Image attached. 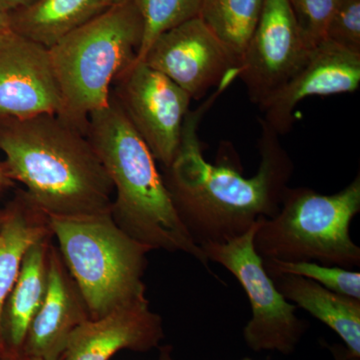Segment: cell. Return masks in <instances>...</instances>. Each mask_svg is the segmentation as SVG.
I'll return each mask as SVG.
<instances>
[{"mask_svg": "<svg viewBox=\"0 0 360 360\" xmlns=\"http://www.w3.org/2000/svg\"><path fill=\"white\" fill-rule=\"evenodd\" d=\"M231 84L224 82L198 108L189 110L177 155L162 175L179 219L200 246L226 243L245 234L260 219L274 217L295 169L281 135L262 120L257 174L245 177L231 165L206 161L198 127L206 111Z\"/></svg>", "mask_w": 360, "mask_h": 360, "instance_id": "6da1fadb", "label": "cell"}, {"mask_svg": "<svg viewBox=\"0 0 360 360\" xmlns=\"http://www.w3.org/2000/svg\"><path fill=\"white\" fill-rule=\"evenodd\" d=\"M2 163L46 217L110 212L112 182L86 134L58 113L0 120Z\"/></svg>", "mask_w": 360, "mask_h": 360, "instance_id": "7a4b0ae2", "label": "cell"}, {"mask_svg": "<svg viewBox=\"0 0 360 360\" xmlns=\"http://www.w3.org/2000/svg\"><path fill=\"white\" fill-rule=\"evenodd\" d=\"M85 134L112 182L116 224L150 250L186 253L210 270L177 214L155 156L115 97L89 115Z\"/></svg>", "mask_w": 360, "mask_h": 360, "instance_id": "3957f363", "label": "cell"}, {"mask_svg": "<svg viewBox=\"0 0 360 360\" xmlns=\"http://www.w3.org/2000/svg\"><path fill=\"white\" fill-rule=\"evenodd\" d=\"M143 20L136 0L113 4L49 49L61 96L58 113L86 131L110 103L115 78L139 58Z\"/></svg>", "mask_w": 360, "mask_h": 360, "instance_id": "277c9868", "label": "cell"}, {"mask_svg": "<svg viewBox=\"0 0 360 360\" xmlns=\"http://www.w3.org/2000/svg\"><path fill=\"white\" fill-rule=\"evenodd\" d=\"M47 219L89 319L148 300L143 276L151 250L125 233L111 212Z\"/></svg>", "mask_w": 360, "mask_h": 360, "instance_id": "5b68a950", "label": "cell"}, {"mask_svg": "<svg viewBox=\"0 0 360 360\" xmlns=\"http://www.w3.org/2000/svg\"><path fill=\"white\" fill-rule=\"evenodd\" d=\"M359 212V174L331 195L309 187H288L278 212L262 219L255 250L262 259L354 269L360 265V248L350 236V224Z\"/></svg>", "mask_w": 360, "mask_h": 360, "instance_id": "8992f818", "label": "cell"}, {"mask_svg": "<svg viewBox=\"0 0 360 360\" xmlns=\"http://www.w3.org/2000/svg\"><path fill=\"white\" fill-rule=\"evenodd\" d=\"M257 224L226 243L200 245L208 262L225 267L238 279L250 300L251 319L243 328V340L255 352L292 354L309 324L296 315L297 307L283 297L264 269L255 248Z\"/></svg>", "mask_w": 360, "mask_h": 360, "instance_id": "52a82bcc", "label": "cell"}, {"mask_svg": "<svg viewBox=\"0 0 360 360\" xmlns=\"http://www.w3.org/2000/svg\"><path fill=\"white\" fill-rule=\"evenodd\" d=\"M111 96L163 167L172 165L181 142L191 96L169 78L134 60L115 78Z\"/></svg>", "mask_w": 360, "mask_h": 360, "instance_id": "ba28073f", "label": "cell"}, {"mask_svg": "<svg viewBox=\"0 0 360 360\" xmlns=\"http://www.w3.org/2000/svg\"><path fill=\"white\" fill-rule=\"evenodd\" d=\"M312 49L288 0H264L238 71L251 103L262 108L302 68Z\"/></svg>", "mask_w": 360, "mask_h": 360, "instance_id": "9c48e42d", "label": "cell"}, {"mask_svg": "<svg viewBox=\"0 0 360 360\" xmlns=\"http://www.w3.org/2000/svg\"><path fill=\"white\" fill-rule=\"evenodd\" d=\"M139 60L169 78L193 99L238 79L240 65L198 16L161 33Z\"/></svg>", "mask_w": 360, "mask_h": 360, "instance_id": "30bf717a", "label": "cell"}, {"mask_svg": "<svg viewBox=\"0 0 360 360\" xmlns=\"http://www.w3.org/2000/svg\"><path fill=\"white\" fill-rule=\"evenodd\" d=\"M60 110L49 49L9 28L0 33V120Z\"/></svg>", "mask_w": 360, "mask_h": 360, "instance_id": "8fae6325", "label": "cell"}, {"mask_svg": "<svg viewBox=\"0 0 360 360\" xmlns=\"http://www.w3.org/2000/svg\"><path fill=\"white\" fill-rule=\"evenodd\" d=\"M360 84V53L322 40L310 52L300 70L259 108L264 122L277 134H288L295 122V110L303 99L350 94Z\"/></svg>", "mask_w": 360, "mask_h": 360, "instance_id": "7c38bea8", "label": "cell"}, {"mask_svg": "<svg viewBox=\"0 0 360 360\" xmlns=\"http://www.w3.org/2000/svg\"><path fill=\"white\" fill-rule=\"evenodd\" d=\"M163 338L162 319L146 300L85 321L71 333L61 360H110L124 349L148 352Z\"/></svg>", "mask_w": 360, "mask_h": 360, "instance_id": "4fadbf2b", "label": "cell"}, {"mask_svg": "<svg viewBox=\"0 0 360 360\" xmlns=\"http://www.w3.org/2000/svg\"><path fill=\"white\" fill-rule=\"evenodd\" d=\"M87 319L89 314L84 298L58 250L51 245L46 295L28 328L21 356L63 359L71 333Z\"/></svg>", "mask_w": 360, "mask_h": 360, "instance_id": "5bb4252c", "label": "cell"}, {"mask_svg": "<svg viewBox=\"0 0 360 360\" xmlns=\"http://www.w3.org/2000/svg\"><path fill=\"white\" fill-rule=\"evenodd\" d=\"M51 236L49 234L30 246L4 302L2 340L8 354L20 355L30 323L44 302L49 284Z\"/></svg>", "mask_w": 360, "mask_h": 360, "instance_id": "9a60e30c", "label": "cell"}, {"mask_svg": "<svg viewBox=\"0 0 360 360\" xmlns=\"http://www.w3.org/2000/svg\"><path fill=\"white\" fill-rule=\"evenodd\" d=\"M270 277L286 300L335 331L350 355L360 359V300L338 295L304 277L292 274Z\"/></svg>", "mask_w": 360, "mask_h": 360, "instance_id": "2e32d148", "label": "cell"}, {"mask_svg": "<svg viewBox=\"0 0 360 360\" xmlns=\"http://www.w3.org/2000/svg\"><path fill=\"white\" fill-rule=\"evenodd\" d=\"M110 0H35L7 13L8 28L47 49L103 13Z\"/></svg>", "mask_w": 360, "mask_h": 360, "instance_id": "e0dca14e", "label": "cell"}, {"mask_svg": "<svg viewBox=\"0 0 360 360\" xmlns=\"http://www.w3.org/2000/svg\"><path fill=\"white\" fill-rule=\"evenodd\" d=\"M49 234L51 232L46 215L33 205L25 193L20 194L6 208L0 229V345L4 347V302L18 279L26 252L30 246Z\"/></svg>", "mask_w": 360, "mask_h": 360, "instance_id": "ac0fdd59", "label": "cell"}, {"mask_svg": "<svg viewBox=\"0 0 360 360\" xmlns=\"http://www.w3.org/2000/svg\"><path fill=\"white\" fill-rule=\"evenodd\" d=\"M262 6L264 0H202L198 18L240 63Z\"/></svg>", "mask_w": 360, "mask_h": 360, "instance_id": "d6986e66", "label": "cell"}, {"mask_svg": "<svg viewBox=\"0 0 360 360\" xmlns=\"http://www.w3.org/2000/svg\"><path fill=\"white\" fill-rule=\"evenodd\" d=\"M264 260V269L269 276L274 274H292L310 279L323 288L360 300V274L333 265L314 262H281Z\"/></svg>", "mask_w": 360, "mask_h": 360, "instance_id": "ffe728a7", "label": "cell"}, {"mask_svg": "<svg viewBox=\"0 0 360 360\" xmlns=\"http://www.w3.org/2000/svg\"><path fill=\"white\" fill-rule=\"evenodd\" d=\"M143 20V37L139 58L161 33L198 18L202 0H136Z\"/></svg>", "mask_w": 360, "mask_h": 360, "instance_id": "44dd1931", "label": "cell"}, {"mask_svg": "<svg viewBox=\"0 0 360 360\" xmlns=\"http://www.w3.org/2000/svg\"><path fill=\"white\" fill-rule=\"evenodd\" d=\"M303 37L311 47L326 39V28L340 0H288Z\"/></svg>", "mask_w": 360, "mask_h": 360, "instance_id": "7402d4cb", "label": "cell"}, {"mask_svg": "<svg viewBox=\"0 0 360 360\" xmlns=\"http://www.w3.org/2000/svg\"><path fill=\"white\" fill-rule=\"evenodd\" d=\"M326 39L360 53V0H340L326 28Z\"/></svg>", "mask_w": 360, "mask_h": 360, "instance_id": "603a6c76", "label": "cell"}, {"mask_svg": "<svg viewBox=\"0 0 360 360\" xmlns=\"http://www.w3.org/2000/svg\"><path fill=\"white\" fill-rule=\"evenodd\" d=\"M323 345L328 348L329 352L333 355V360H352V355L347 349V347L340 343H335V345H328V343L323 342ZM172 347H162L160 350V360H174L172 356ZM243 360H253L250 357H245Z\"/></svg>", "mask_w": 360, "mask_h": 360, "instance_id": "cb8c5ba5", "label": "cell"}, {"mask_svg": "<svg viewBox=\"0 0 360 360\" xmlns=\"http://www.w3.org/2000/svg\"><path fill=\"white\" fill-rule=\"evenodd\" d=\"M33 1L35 0H0V7L4 13H9L20 7L28 6Z\"/></svg>", "mask_w": 360, "mask_h": 360, "instance_id": "d4e9b609", "label": "cell"}, {"mask_svg": "<svg viewBox=\"0 0 360 360\" xmlns=\"http://www.w3.org/2000/svg\"><path fill=\"white\" fill-rule=\"evenodd\" d=\"M13 182V180L9 179L8 175H7L4 165L0 163V191H4L6 187L11 186Z\"/></svg>", "mask_w": 360, "mask_h": 360, "instance_id": "484cf974", "label": "cell"}, {"mask_svg": "<svg viewBox=\"0 0 360 360\" xmlns=\"http://www.w3.org/2000/svg\"><path fill=\"white\" fill-rule=\"evenodd\" d=\"M8 28V21H7V13L2 11L0 7V33Z\"/></svg>", "mask_w": 360, "mask_h": 360, "instance_id": "4316f807", "label": "cell"}, {"mask_svg": "<svg viewBox=\"0 0 360 360\" xmlns=\"http://www.w3.org/2000/svg\"><path fill=\"white\" fill-rule=\"evenodd\" d=\"M0 360H23V357L20 356V355L7 354Z\"/></svg>", "mask_w": 360, "mask_h": 360, "instance_id": "83f0119b", "label": "cell"}, {"mask_svg": "<svg viewBox=\"0 0 360 360\" xmlns=\"http://www.w3.org/2000/svg\"><path fill=\"white\" fill-rule=\"evenodd\" d=\"M134 1V0H110L111 6L113 4H125V2Z\"/></svg>", "mask_w": 360, "mask_h": 360, "instance_id": "f1b7e54d", "label": "cell"}, {"mask_svg": "<svg viewBox=\"0 0 360 360\" xmlns=\"http://www.w3.org/2000/svg\"><path fill=\"white\" fill-rule=\"evenodd\" d=\"M4 217H6V210H0V229H1L2 224H4Z\"/></svg>", "mask_w": 360, "mask_h": 360, "instance_id": "f546056e", "label": "cell"}, {"mask_svg": "<svg viewBox=\"0 0 360 360\" xmlns=\"http://www.w3.org/2000/svg\"><path fill=\"white\" fill-rule=\"evenodd\" d=\"M8 354V352H6V348L2 347L1 345H0V359H2V357L4 356V355Z\"/></svg>", "mask_w": 360, "mask_h": 360, "instance_id": "4dcf8cb0", "label": "cell"}, {"mask_svg": "<svg viewBox=\"0 0 360 360\" xmlns=\"http://www.w3.org/2000/svg\"><path fill=\"white\" fill-rule=\"evenodd\" d=\"M23 360H46V359H23Z\"/></svg>", "mask_w": 360, "mask_h": 360, "instance_id": "1f68e13d", "label": "cell"}, {"mask_svg": "<svg viewBox=\"0 0 360 360\" xmlns=\"http://www.w3.org/2000/svg\"><path fill=\"white\" fill-rule=\"evenodd\" d=\"M352 360H360V359H356V357H352Z\"/></svg>", "mask_w": 360, "mask_h": 360, "instance_id": "d6a6232c", "label": "cell"}]
</instances>
